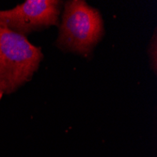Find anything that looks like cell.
<instances>
[{
    "mask_svg": "<svg viewBox=\"0 0 157 157\" xmlns=\"http://www.w3.org/2000/svg\"><path fill=\"white\" fill-rule=\"evenodd\" d=\"M42 58L26 36L0 25V99L31 80Z\"/></svg>",
    "mask_w": 157,
    "mask_h": 157,
    "instance_id": "6da1fadb",
    "label": "cell"
},
{
    "mask_svg": "<svg viewBox=\"0 0 157 157\" xmlns=\"http://www.w3.org/2000/svg\"><path fill=\"white\" fill-rule=\"evenodd\" d=\"M104 32V21L97 9L83 0H70L64 4L56 45L61 50L88 56Z\"/></svg>",
    "mask_w": 157,
    "mask_h": 157,
    "instance_id": "7a4b0ae2",
    "label": "cell"
},
{
    "mask_svg": "<svg viewBox=\"0 0 157 157\" xmlns=\"http://www.w3.org/2000/svg\"><path fill=\"white\" fill-rule=\"evenodd\" d=\"M62 3L59 0H26L12 9L0 10V25L24 36L56 25Z\"/></svg>",
    "mask_w": 157,
    "mask_h": 157,
    "instance_id": "3957f363",
    "label": "cell"
},
{
    "mask_svg": "<svg viewBox=\"0 0 157 157\" xmlns=\"http://www.w3.org/2000/svg\"><path fill=\"white\" fill-rule=\"evenodd\" d=\"M156 38H157V34H156V29H155L152 39L151 40L149 50H148L151 68L152 69L154 74H156V71H157V39Z\"/></svg>",
    "mask_w": 157,
    "mask_h": 157,
    "instance_id": "277c9868",
    "label": "cell"
}]
</instances>
